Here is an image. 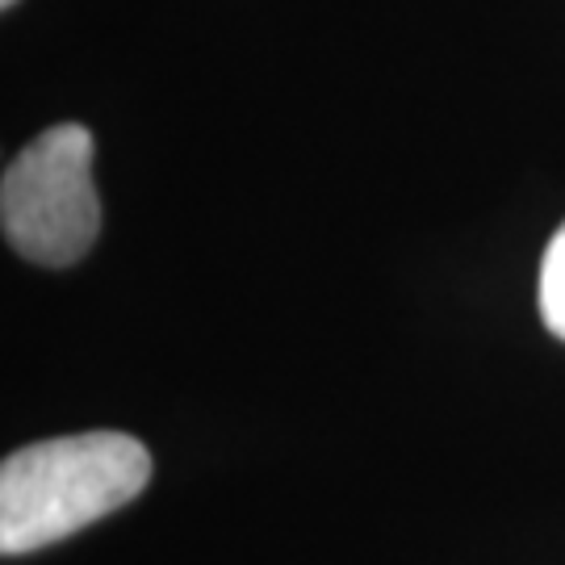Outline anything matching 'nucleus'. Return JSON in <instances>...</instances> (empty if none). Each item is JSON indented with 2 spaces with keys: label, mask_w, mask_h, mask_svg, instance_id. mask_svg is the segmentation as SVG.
Returning a JSON list of instances; mask_svg holds the SVG:
<instances>
[{
  "label": "nucleus",
  "mask_w": 565,
  "mask_h": 565,
  "mask_svg": "<svg viewBox=\"0 0 565 565\" xmlns=\"http://www.w3.org/2000/svg\"><path fill=\"white\" fill-rule=\"evenodd\" d=\"M151 482V452L126 431L55 436L9 452L0 465V553L21 557L60 545Z\"/></svg>",
  "instance_id": "obj_1"
},
{
  "label": "nucleus",
  "mask_w": 565,
  "mask_h": 565,
  "mask_svg": "<svg viewBox=\"0 0 565 565\" xmlns=\"http://www.w3.org/2000/svg\"><path fill=\"white\" fill-rule=\"evenodd\" d=\"M0 226L9 247L42 268L81 264L102 235L93 184V130L60 121L25 142L0 181Z\"/></svg>",
  "instance_id": "obj_2"
},
{
  "label": "nucleus",
  "mask_w": 565,
  "mask_h": 565,
  "mask_svg": "<svg viewBox=\"0 0 565 565\" xmlns=\"http://www.w3.org/2000/svg\"><path fill=\"white\" fill-rule=\"evenodd\" d=\"M541 319L557 340H565V223L553 231L541 260Z\"/></svg>",
  "instance_id": "obj_3"
},
{
  "label": "nucleus",
  "mask_w": 565,
  "mask_h": 565,
  "mask_svg": "<svg viewBox=\"0 0 565 565\" xmlns=\"http://www.w3.org/2000/svg\"><path fill=\"white\" fill-rule=\"evenodd\" d=\"M0 4H4V9H13V4H18V0H0Z\"/></svg>",
  "instance_id": "obj_4"
}]
</instances>
